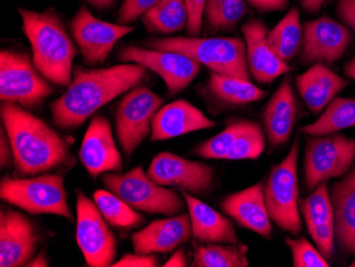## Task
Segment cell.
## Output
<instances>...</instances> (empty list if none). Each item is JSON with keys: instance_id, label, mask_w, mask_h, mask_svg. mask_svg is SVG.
Wrapping results in <instances>:
<instances>
[{"instance_id": "1", "label": "cell", "mask_w": 355, "mask_h": 267, "mask_svg": "<svg viewBox=\"0 0 355 267\" xmlns=\"http://www.w3.org/2000/svg\"><path fill=\"white\" fill-rule=\"evenodd\" d=\"M147 76L146 67L137 63L107 69L76 67L67 91L51 103L53 123L63 130L78 128L103 105L139 87Z\"/></svg>"}, {"instance_id": "2", "label": "cell", "mask_w": 355, "mask_h": 267, "mask_svg": "<svg viewBox=\"0 0 355 267\" xmlns=\"http://www.w3.org/2000/svg\"><path fill=\"white\" fill-rule=\"evenodd\" d=\"M1 119L11 143L17 174L35 176L73 163L67 139L25 107L3 103Z\"/></svg>"}, {"instance_id": "3", "label": "cell", "mask_w": 355, "mask_h": 267, "mask_svg": "<svg viewBox=\"0 0 355 267\" xmlns=\"http://www.w3.org/2000/svg\"><path fill=\"white\" fill-rule=\"evenodd\" d=\"M23 31L30 42L35 67L46 80L69 87L77 49L53 9L44 12L19 9Z\"/></svg>"}, {"instance_id": "4", "label": "cell", "mask_w": 355, "mask_h": 267, "mask_svg": "<svg viewBox=\"0 0 355 267\" xmlns=\"http://www.w3.org/2000/svg\"><path fill=\"white\" fill-rule=\"evenodd\" d=\"M147 45L155 51L183 53L214 73L250 81L246 43L239 37H159Z\"/></svg>"}, {"instance_id": "5", "label": "cell", "mask_w": 355, "mask_h": 267, "mask_svg": "<svg viewBox=\"0 0 355 267\" xmlns=\"http://www.w3.org/2000/svg\"><path fill=\"white\" fill-rule=\"evenodd\" d=\"M0 197L30 214H53L73 221L64 178L59 174L5 177L0 183Z\"/></svg>"}, {"instance_id": "6", "label": "cell", "mask_w": 355, "mask_h": 267, "mask_svg": "<svg viewBox=\"0 0 355 267\" xmlns=\"http://www.w3.org/2000/svg\"><path fill=\"white\" fill-rule=\"evenodd\" d=\"M298 139L284 160L271 169L264 183V197L270 221L285 232L298 235L302 230L299 210Z\"/></svg>"}, {"instance_id": "7", "label": "cell", "mask_w": 355, "mask_h": 267, "mask_svg": "<svg viewBox=\"0 0 355 267\" xmlns=\"http://www.w3.org/2000/svg\"><path fill=\"white\" fill-rule=\"evenodd\" d=\"M110 192L125 201L137 211L148 214L175 216L184 209V198L149 178L141 166L127 173H105L101 177Z\"/></svg>"}, {"instance_id": "8", "label": "cell", "mask_w": 355, "mask_h": 267, "mask_svg": "<svg viewBox=\"0 0 355 267\" xmlns=\"http://www.w3.org/2000/svg\"><path fill=\"white\" fill-rule=\"evenodd\" d=\"M53 87L27 53L3 49L0 53V99L35 109L51 96Z\"/></svg>"}, {"instance_id": "9", "label": "cell", "mask_w": 355, "mask_h": 267, "mask_svg": "<svg viewBox=\"0 0 355 267\" xmlns=\"http://www.w3.org/2000/svg\"><path fill=\"white\" fill-rule=\"evenodd\" d=\"M355 161V139L342 135L311 137L304 155L306 189L314 191L321 183L340 178L352 169Z\"/></svg>"}, {"instance_id": "10", "label": "cell", "mask_w": 355, "mask_h": 267, "mask_svg": "<svg viewBox=\"0 0 355 267\" xmlns=\"http://www.w3.org/2000/svg\"><path fill=\"white\" fill-rule=\"evenodd\" d=\"M163 103V98L155 92L139 85L127 92L117 105L116 135L128 158L151 132L153 119Z\"/></svg>"}, {"instance_id": "11", "label": "cell", "mask_w": 355, "mask_h": 267, "mask_svg": "<svg viewBox=\"0 0 355 267\" xmlns=\"http://www.w3.org/2000/svg\"><path fill=\"white\" fill-rule=\"evenodd\" d=\"M76 240L87 266L107 267L114 264L117 240L95 201L85 192L77 193Z\"/></svg>"}, {"instance_id": "12", "label": "cell", "mask_w": 355, "mask_h": 267, "mask_svg": "<svg viewBox=\"0 0 355 267\" xmlns=\"http://www.w3.org/2000/svg\"><path fill=\"white\" fill-rule=\"evenodd\" d=\"M125 63L143 65L162 78L171 95L187 89L200 73L198 62L175 51L145 49L137 46H127L119 55Z\"/></svg>"}, {"instance_id": "13", "label": "cell", "mask_w": 355, "mask_h": 267, "mask_svg": "<svg viewBox=\"0 0 355 267\" xmlns=\"http://www.w3.org/2000/svg\"><path fill=\"white\" fill-rule=\"evenodd\" d=\"M302 27L299 60L303 64H334L344 57L352 41V30L330 17L306 21Z\"/></svg>"}, {"instance_id": "14", "label": "cell", "mask_w": 355, "mask_h": 267, "mask_svg": "<svg viewBox=\"0 0 355 267\" xmlns=\"http://www.w3.org/2000/svg\"><path fill=\"white\" fill-rule=\"evenodd\" d=\"M71 30L85 63L98 65L107 60L117 41L135 28L101 21L87 8L81 7L71 19Z\"/></svg>"}, {"instance_id": "15", "label": "cell", "mask_w": 355, "mask_h": 267, "mask_svg": "<svg viewBox=\"0 0 355 267\" xmlns=\"http://www.w3.org/2000/svg\"><path fill=\"white\" fill-rule=\"evenodd\" d=\"M147 175L157 184L177 187L193 196L209 192L214 183V169L209 165L171 153H159L149 165Z\"/></svg>"}, {"instance_id": "16", "label": "cell", "mask_w": 355, "mask_h": 267, "mask_svg": "<svg viewBox=\"0 0 355 267\" xmlns=\"http://www.w3.org/2000/svg\"><path fill=\"white\" fill-rule=\"evenodd\" d=\"M40 233L35 223L19 211L0 212V266H27L35 258Z\"/></svg>"}, {"instance_id": "17", "label": "cell", "mask_w": 355, "mask_h": 267, "mask_svg": "<svg viewBox=\"0 0 355 267\" xmlns=\"http://www.w3.org/2000/svg\"><path fill=\"white\" fill-rule=\"evenodd\" d=\"M79 157L93 178L105 173L123 171V158L115 144L111 123L103 115H95L89 121Z\"/></svg>"}, {"instance_id": "18", "label": "cell", "mask_w": 355, "mask_h": 267, "mask_svg": "<svg viewBox=\"0 0 355 267\" xmlns=\"http://www.w3.org/2000/svg\"><path fill=\"white\" fill-rule=\"evenodd\" d=\"M246 43L247 63L251 76L257 83L269 85L277 78L293 71V67L281 60L267 41L268 28L261 19H250L241 27Z\"/></svg>"}, {"instance_id": "19", "label": "cell", "mask_w": 355, "mask_h": 267, "mask_svg": "<svg viewBox=\"0 0 355 267\" xmlns=\"http://www.w3.org/2000/svg\"><path fill=\"white\" fill-rule=\"evenodd\" d=\"M193 235L189 214L157 219L132 235L137 254H168L187 242Z\"/></svg>"}, {"instance_id": "20", "label": "cell", "mask_w": 355, "mask_h": 267, "mask_svg": "<svg viewBox=\"0 0 355 267\" xmlns=\"http://www.w3.org/2000/svg\"><path fill=\"white\" fill-rule=\"evenodd\" d=\"M297 115L298 103L291 78L286 77L263 110V126L271 147L277 148L287 143L294 131Z\"/></svg>"}, {"instance_id": "21", "label": "cell", "mask_w": 355, "mask_h": 267, "mask_svg": "<svg viewBox=\"0 0 355 267\" xmlns=\"http://www.w3.org/2000/svg\"><path fill=\"white\" fill-rule=\"evenodd\" d=\"M216 123L198 107L184 99L163 105L157 111L151 127L153 142L181 137L195 131L213 128Z\"/></svg>"}, {"instance_id": "22", "label": "cell", "mask_w": 355, "mask_h": 267, "mask_svg": "<svg viewBox=\"0 0 355 267\" xmlns=\"http://www.w3.org/2000/svg\"><path fill=\"white\" fill-rule=\"evenodd\" d=\"M221 209L241 227L267 240L271 238L272 227L265 203L264 182L225 197L221 201Z\"/></svg>"}, {"instance_id": "23", "label": "cell", "mask_w": 355, "mask_h": 267, "mask_svg": "<svg viewBox=\"0 0 355 267\" xmlns=\"http://www.w3.org/2000/svg\"><path fill=\"white\" fill-rule=\"evenodd\" d=\"M335 242L345 256L355 257V165L330 191Z\"/></svg>"}, {"instance_id": "24", "label": "cell", "mask_w": 355, "mask_h": 267, "mask_svg": "<svg viewBox=\"0 0 355 267\" xmlns=\"http://www.w3.org/2000/svg\"><path fill=\"white\" fill-rule=\"evenodd\" d=\"M349 85L348 80L331 71L324 63H315L308 71L296 76L299 95L314 114L322 112Z\"/></svg>"}, {"instance_id": "25", "label": "cell", "mask_w": 355, "mask_h": 267, "mask_svg": "<svg viewBox=\"0 0 355 267\" xmlns=\"http://www.w3.org/2000/svg\"><path fill=\"white\" fill-rule=\"evenodd\" d=\"M189 209L193 238L203 244H237L239 236L230 219L193 195L183 192Z\"/></svg>"}, {"instance_id": "26", "label": "cell", "mask_w": 355, "mask_h": 267, "mask_svg": "<svg viewBox=\"0 0 355 267\" xmlns=\"http://www.w3.org/2000/svg\"><path fill=\"white\" fill-rule=\"evenodd\" d=\"M207 91L219 103L227 105H246L261 101L267 92L250 81L212 71L207 80Z\"/></svg>"}, {"instance_id": "27", "label": "cell", "mask_w": 355, "mask_h": 267, "mask_svg": "<svg viewBox=\"0 0 355 267\" xmlns=\"http://www.w3.org/2000/svg\"><path fill=\"white\" fill-rule=\"evenodd\" d=\"M355 127V99L335 97L319 119L300 129L303 135L324 137Z\"/></svg>"}, {"instance_id": "28", "label": "cell", "mask_w": 355, "mask_h": 267, "mask_svg": "<svg viewBox=\"0 0 355 267\" xmlns=\"http://www.w3.org/2000/svg\"><path fill=\"white\" fill-rule=\"evenodd\" d=\"M303 27L300 21V11L292 7L286 15L267 35V41L272 51L283 61L289 63L301 49Z\"/></svg>"}, {"instance_id": "29", "label": "cell", "mask_w": 355, "mask_h": 267, "mask_svg": "<svg viewBox=\"0 0 355 267\" xmlns=\"http://www.w3.org/2000/svg\"><path fill=\"white\" fill-rule=\"evenodd\" d=\"M150 33L173 35L187 28L189 15L184 0H161L141 17Z\"/></svg>"}, {"instance_id": "30", "label": "cell", "mask_w": 355, "mask_h": 267, "mask_svg": "<svg viewBox=\"0 0 355 267\" xmlns=\"http://www.w3.org/2000/svg\"><path fill=\"white\" fill-rule=\"evenodd\" d=\"M248 251L244 244H209L197 247L193 254L195 267H248Z\"/></svg>"}, {"instance_id": "31", "label": "cell", "mask_w": 355, "mask_h": 267, "mask_svg": "<svg viewBox=\"0 0 355 267\" xmlns=\"http://www.w3.org/2000/svg\"><path fill=\"white\" fill-rule=\"evenodd\" d=\"M247 12L246 0H207L205 11L207 33L232 31Z\"/></svg>"}, {"instance_id": "32", "label": "cell", "mask_w": 355, "mask_h": 267, "mask_svg": "<svg viewBox=\"0 0 355 267\" xmlns=\"http://www.w3.org/2000/svg\"><path fill=\"white\" fill-rule=\"evenodd\" d=\"M93 198L107 223L113 227L132 229L145 222L144 217L135 209L114 193L105 190L96 191Z\"/></svg>"}, {"instance_id": "33", "label": "cell", "mask_w": 355, "mask_h": 267, "mask_svg": "<svg viewBox=\"0 0 355 267\" xmlns=\"http://www.w3.org/2000/svg\"><path fill=\"white\" fill-rule=\"evenodd\" d=\"M299 210L308 229L334 222L332 201L327 182L319 184L308 198L299 199Z\"/></svg>"}, {"instance_id": "34", "label": "cell", "mask_w": 355, "mask_h": 267, "mask_svg": "<svg viewBox=\"0 0 355 267\" xmlns=\"http://www.w3.org/2000/svg\"><path fill=\"white\" fill-rule=\"evenodd\" d=\"M285 244L292 251L293 265L295 267H329L328 261L321 256L318 249L315 248L305 238H286Z\"/></svg>"}, {"instance_id": "35", "label": "cell", "mask_w": 355, "mask_h": 267, "mask_svg": "<svg viewBox=\"0 0 355 267\" xmlns=\"http://www.w3.org/2000/svg\"><path fill=\"white\" fill-rule=\"evenodd\" d=\"M308 230L321 256L328 262L329 260H332L335 250L334 222L317 225Z\"/></svg>"}, {"instance_id": "36", "label": "cell", "mask_w": 355, "mask_h": 267, "mask_svg": "<svg viewBox=\"0 0 355 267\" xmlns=\"http://www.w3.org/2000/svg\"><path fill=\"white\" fill-rule=\"evenodd\" d=\"M161 0H125L119 12V24L127 26L143 17Z\"/></svg>"}, {"instance_id": "37", "label": "cell", "mask_w": 355, "mask_h": 267, "mask_svg": "<svg viewBox=\"0 0 355 267\" xmlns=\"http://www.w3.org/2000/svg\"><path fill=\"white\" fill-rule=\"evenodd\" d=\"M187 6V33L191 37H198L202 31L203 15L207 0H184Z\"/></svg>"}, {"instance_id": "38", "label": "cell", "mask_w": 355, "mask_h": 267, "mask_svg": "<svg viewBox=\"0 0 355 267\" xmlns=\"http://www.w3.org/2000/svg\"><path fill=\"white\" fill-rule=\"evenodd\" d=\"M159 265L157 257L151 255L135 254L125 255L121 260L115 262L114 267H155Z\"/></svg>"}, {"instance_id": "39", "label": "cell", "mask_w": 355, "mask_h": 267, "mask_svg": "<svg viewBox=\"0 0 355 267\" xmlns=\"http://www.w3.org/2000/svg\"><path fill=\"white\" fill-rule=\"evenodd\" d=\"M336 14L355 33V0H337Z\"/></svg>"}, {"instance_id": "40", "label": "cell", "mask_w": 355, "mask_h": 267, "mask_svg": "<svg viewBox=\"0 0 355 267\" xmlns=\"http://www.w3.org/2000/svg\"><path fill=\"white\" fill-rule=\"evenodd\" d=\"M246 3L262 13L284 11L289 6V0H246Z\"/></svg>"}, {"instance_id": "41", "label": "cell", "mask_w": 355, "mask_h": 267, "mask_svg": "<svg viewBox=\"0 0 355 267\" xmlns=\"http://www.w3.org/2000/svg\"><path fill=\"white\" fill-rule=\"evenodd\" d=\"M13 159V150L9 137L6 132L5 127H1V135H0V165L1 167L9 166Z\"/></svg>"}, {"instance_id": "42", "label": "cell", "mask_w": 355, "mask_h": 267, "mask_svg": "<svg viewBox=\"0 0 355 267\" xmlns=\"http://www.w3.org/2000/svg\"><path fill=\"white\" fill-rule=\"evenodd\" d=\"M189 265L185 256L184 251L182 249L175 251V254L171 257L168 261L164 263L162 266L164 267H187Z\"/></svg>"}, {"instance_id": "43", "label": "cell", "mask_w": 355, "mask_h": 267, "mask_svg": "<svg viewBox=\"0 0 355 267\" xmlns=\"http://www.w3.org/2000/svg\"><path fill=\"white\" fill-rule=\"evenodd\" d=\"M301 7L310 14L318 13L327 0H299Z\"/></svg>"}, {"instance_id": "44", "label": "cell", "mask_w": 355, "mask_h": 267, "mask_svg": "<svg viewBox=\"0 0 355 267\" xmlns=\"http://www.w3.org/2000/svg\"><path fill=\"white\" fill-rule=\"evenodd\" d=\"M96 9L107 10L113 7L119 0H85Z\"/></svg>"}, {"instance_id": "45", "label": "cell", "mask_w": 355, "mask_h": 267, "mask_svg": "<svg viewBox=\"0 0 355 267\" xmlns=\"http://www.w3.org/2000/svg\"><path fill=\"white\" fill-rule=\"evenodd\" d=\"M27 266L32 267H47L49 266V263H48L47 258H46L45 254L44 252H41V254L37 255L35 258L32 259L30 261L29 264Z\"/></svg>"}, {"instance_id": "46", "label": "cell", "mask_w": 355, "mask_h": 267, "mask_svg": "<svg viewBox=\"0 0 355 267\" xmlns=\"http://www.w3.org/2000/svg\"><path fill=\"white\" fill-rule=\"evenodd\" d=\"M344 73L347 77L355 81V57L349 60L346 64H345Z\"/></svg>"}, {"instance_id": "47", "label": "cell", "mask_w": 355, "mask_h": 267, "mask_svg": "<svg viewBox=\"0 0 355 267\" xmlns=\"http://www.w3.org/2000/svg\"><path fill=\"white\" fill-rule=\"evenodd\" d=\"M350 266H351V267H355V260H354V261H353V262H352V263H351Z\"/></svg>"}, {"instance_id": "48", "label": "cell", "mask_w": 355, "mask_h": 267, "mask_svg": "<svg viewBox=\"0 0 355 267\" xmlns=\"http://www.w3.org/2000/svg\"><path fill=\"white\" fill-rule=\"evenodd\" d=\"M332 1H334V0H329V3H332Z\"/></svg>"}]
</instances>
